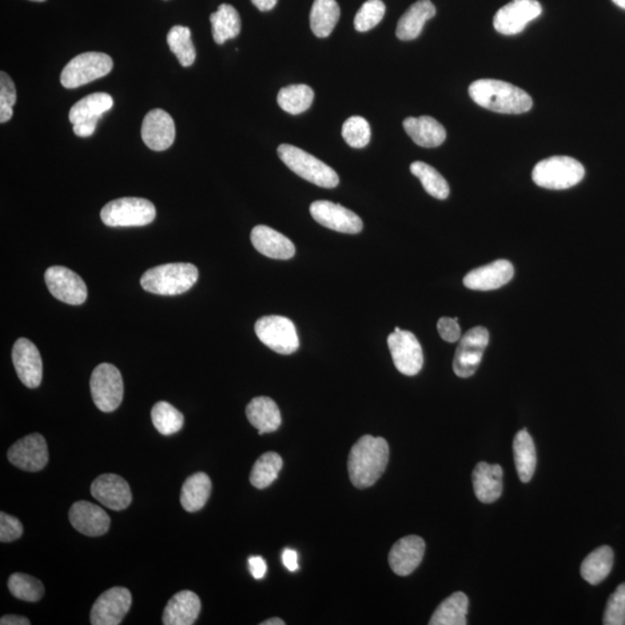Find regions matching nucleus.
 I'll list each match as a JSON object with an SVG mask.
<instances>
[{
  "instance_id": "nucleus-1",
  "label": "nucleus",
  "mask_w": 625,
  "mask_h": 625,
  "mask_svg": "<svg viewBox=\"0 0 625 625\" xmlns=\"http://www.w3.org/2000/svg\"><path fill=\"white\" fill-rule=\"evenodd\" d=\"M389 446L384 438L366 435L352 446L349 454L350 480L357 489L376 484L387 468Z\"/></svg>"
},
{
  "instance_id": "nucleus-2",
  "label": "nucleus",
  "mask_w": 625,
  "mask_h": 625,
  "mask_svg": "<svg viewBox=\"0 0 625 625\" xmlns=\"http://www.w3.org/2000/svg\"><path fill=\"white\" fill-rule=\"evenodd\" d=\"M473 101L485 109L500 114H524L532 109L533 100L525 91L511 83L480 79L469 87Z\"/></svg>"
},
{
  "instance_id": "nucleus-3",
  "label": "nucleus",
  "mask_w": 625,
  "mask_h": 625,
  "mask_svg": "<svg viewBox=\"0 0 625 625\" xmlns=\"http://www.w3.org/2000/svg\"><path fill=\"white\" fill-rule=\"evenodd\" d=\"M198 280V270L190 263H169L147 270L142 288L159 296H178L189 291Z\"/></svg>"
},
{
  "instance_id": "nucleus-4",
  "label": "nucleus",
  "mask_w": 625,
  "mask_h": 625,
  "mask_svg": "<svg viewBox=\"0 0 625 625\" xmlns=\"http://www.w3.org/2000/svg\"><path fill=\"white\" fill-rule=\"evenodd\" d=\"M281 161L289 167L293 173L299 175L304 180L321 187V188L333 189L340 183L335 170L318 161L312 154L304 150L289 144H282L277 150Z\"/></svg>"
},
{
  "instance_id": "nucleus-5",
  "label": "nucleus",
  "mask_w": 625,
  "mask_h": 625,
  "mask_svg": "<svg viewBox=\"0 0 625 625\" xmlns=\"http://www.w3.org/2000/svg\"><path fill=\"white\" fill-rule=\"evenodd\" d=\"M585 177L584 166L570 157H551L540 161L533 169L536 186L551 190H565L578 185Z\"/></svg>"
},
{
  "instance_id": "nucleus-6",
  "label": "nucleus",
  "mask_w": 625,
  "mask_h": 625,
  "mask_svg": "<svg viewBox=\"0 0 625 625\" xmlns=\"http://www.w3.org/2000/svg\"><path fill=\"white\" fill-rule=\"evenodd\" d=\"M153 203L145 198H118L103 206L101 221L109 227H138L151 224L155 218Z\"/></svg>"
},
{
  "instance_id": "nucleus-7",
  "label": "nucleus",
  "mask_w": 625,
  "mask_h": 625,
  "mask_svg": "<svg viewBox=\"0 0 625 625\" xmlns=\"http://www.w3.org/2000/svg\"><path fill=\"white\" fill-rule=\"evenodd\" d=\"M114 62L109 55L103 53L81 54L71 59L64 67L61 83L65 89H78L86 83L97 81L110 74Z\"/></svg>"
},
{
  "instance_id": "nucleus-8",
  "label": "nucleus",
  "mask_w": 625,
  "mask_h": 625,
  "mask_svg": "<svg viewBox=\"0 0 625 625\" xmlns=\"http://www.w3.org/2000/svg\"><path fill=\"white\" fill-rule=\"evenodd\" d=\"M91 399L103 412H113L122 404L125 385L122 374L111 364H100L91 377Z\"/></svg>"
},
{
  "instance_id": "nucleus-9",
  "label": "nucleus",
  "mask_w": 625,
  "mask_h": 625,
  "mask_svg": "<svg viewBox=\"0 0 625 625\" xmlns=\"http://www.w3.org/2000/svg\"><path fill=\"white\" fill-rule=\"evenodd\" d=\"M255 333L263 344L281 354H292L299 349L296 326L281 316L263 317L255 324Z\"/></svg>"
},
{
  "instance_id": "nucleus-10",
  "label": "nucleus",
  "mask_w": 625,
  "mask_h": 625,
  "mask_svg": "<svg viewBox=\"0 0 625 625\" xmlns=\"http://www.w3.org/2000/svg\"><path fill=\"white\" fill-rule=\"evenodd\" d=\"M387 343L397 371L408 377L421 372L424 364L423 349L412 332L396 326L388 336Z\"/></svg>"
},
{
  "instance_id": "nucleus-11",
  "label": "nucleus",
  "mask_w": 625,
  "mask_h": 625,
  "mask_svg": "<svg viewBox=\"0 0 625 625\" xmlns=\"http://www.w3.org/2000/svg\"><path fill=\"white\" fill-rule=\"evenodd\" d=\"M488 344L489 332L484 326H475L465 333L454 356V373L464 379L473 377L479 369Z\"/></svg>"
},
{
  "instance_id": "nucleus-12",
  "label": "nucleus",
  "mask_w": 625,
  "mask_h": 625,
  "mask_svg": "<svg viewBox=\"0 0 625 625\" xmlns=\"http://www.w3.org/2000/svg\"><path fill=\"white\" fill-rule=\"evenodd\" d=\"M543 13V6L537 0H512L497 12L493 18V27L503 35L521 33L528 25Z\"/></svg>"
},
{
  "instance_id": "nucleus-13",
  "label": "nucleus",
  "mask_w": 625,
  "mask_h": 625,
  "mask_svg": "<svg viewBox=\"0 0 625 625\" xmlns=\"http://www.w3.org/2000/svg\"><path fill=\"white\" fill-rule=\"evenodd\" d=\"M48 290L56 299L69 305H82L87 299V286L79 274L65 266H50L45 273Z\"/></svg>"
},
{
  "instance_id": "nucleus-14",
  "label": "nucleus",
  "mask_w": 625,
  "mask_h": 625,
  "mask_svg": "<svg viewBox=\"0 0 625 625\" xmlns=\"http://www.w3.org/2000/svg\"><path fill=\"white\" fill-rule=\"evenodd\" d=\"M131 593L126 587H113L103 592L91 612L93 625H118L130 611Z\"/></svg>"
},
{
  "instance_id": "nucleus-15",
  "label": "nucleus",
  "mask_w": 625,
  "mask_h": 625,
  "mask_svg": "<svg viewBox=\"0 0 625 625\" xmlns=\"http://www.w3.org/2000/svg\"><path fill=\"white\" fill-rule=\"evenodd\" d=\"M7 457L12 464L22 471L30 473L42 471L49 461L47 441L39 433H31L12 445Z\"/></svg>"
},
{
  "instance_id": "nucleus-16",
  "label": "nucleus",
  "mask_w": 625,
  "mask_h": 625,
  "mask_svg": "<svg viewBox=\"0 0 625 625\" xmlns=\"http://www.w3.org/2000/svg\"><path fill=\"white\" fill-rule=\"evenodd\" d=\"M309 211L314 221L326 229L336 230V232L357 234L363 230L361 219L352 210L336 204V203L317 201L312 203Z\"/></svg>"
},
{
  "instance_id": "nucleus-17",
  "label": "nucleus",
  "mask_w": 625,
  "mask_h": 625,
  "mask_svg": "<svg viewBox=\"0 0 625 625\" xmlns=\"http://www.w3.org/2000/svg\"><path fill=\"white\" fill-rule=\"evenodd\" d=\"M12 360L20 381L28 388H38L42 382L43 364L37 345L19 338L12 350Z\"/></svg>"
},
{
  "instance_id": "nucleus-18",
  "label": "nucleus",
  "mask_w": 625,
  "mask_h": 625,
  "mask_svg": "<svg viewBox=\"0 0 625 625\" xmlns=\"http://www.w3.org/2000/svg\"><path fill=\"white\" fill-rule=\"evenodd\" d=\"M91 493L95 499L113 511H122L129 508L133 500L129 484L115 473H105L95 479L91 485Z\"/></svg>"
},
{
  "instance_id": "nucleus-19",
  "label": "nucleus",
  "mask_w": 625,
  "mask_h": 625,
  "mask_svg": "<svg viewBox=\"0 0 625 625\" xmlns=\"http://www.w3.org/2000/svg\"><path fill=\"white\" fill-rule=\"evenodd\" d=\"M142 138L149 149L157 152L169 149L175 139L174 119L165 110H151L143 121Z\"/></svg>"
},
{
  "instance_id": "nucleus-20",
  "label": "nucleus",
  "mask_w": 625,
  "mask_h": 625,
  "mask_svg": "<svg viewBox=\"0 0 625 625\" xmlns=\"http://www.w3.org/2000/svg\"><path fill=\"white\" fill-rule=\"evenodd\" d=\"M69 519L75 531L87 536H101L109 531L110 519L105 509L86 500H79L70 508Z\"/></svg>"
},
{
  "instance_id": "nucleus-21",
  "label": "nucleus",
  "mask_w": 625,
  "mask_h": 625,
  "mask_svg": "<svg viewBox=\"0 0 625 625\" xmlns=\"http://www.w3.org/2000/svg\"><path fill=\"white\" fill-rule=\"evenodd\" d=\"M424 552L425 543L421 537L417 535L402 537L393 545L389 552L390 568L397 576L412 575L423 560Z\"/></svg>"
},
{
  "instance_id": "nucleus-22",
  "label": "nucleus",
  "mask_w": 625,
  "mask_h": 625,
  "mask_svg": "<svg viewBox=\"0 0 625 625\" xmlns=\"http://www.w3.org/2000/svg\"><path fill=\"white\" fill-rule=\"evenodd\" d=\"M515 276V268L508 260H497L490 265L480 266L465 274V288L475 291H492L503 288Z\"/></svg>"
},
{
  "instance_id": "nucleus-23",
  "label": "nucleus",
  "mask_w": 625,
  "mask_h": 625,
  "mask_svg": "<svg viewBox=\"0 0 625 625\" xmlns=\"http://www.w3.org/2000/svg\"><path fill=\"white\" fill-rule=\"evenodd\" d=\"M250 240L258 253L274 260H290L296 255V247L293 242L272 227L265 225L254 227Z\"/></svg>"
},
{
  "instance_id": "nucleus-24",
  "label": "nucleus",
  "mask_w": 625,
  "mask_h": 625,
  "mask_svg": "<svg viewBox=\"0 0 625 625\" xmlns=\"http://www.w3.org/2000/svg\"><path fill=\"white\" fill-rule=\"evenodd\" d=\"M473 491L482 503L499 500L503 492V468L499 464L480 463L473 473Z\"/></svg>"
},
{
  "instance_id": "nucleus-25",
  "label": "nucleus",
  "mask_w": 625,
  "mask_h": 625,
  "mask_svg": "<svg viewBox=\"0 0 625 625\" xmlns=\"http://www.w3.org/2000/svg\"><path fill=\"white\" fill-rule=\"evenodd\" d=\"M201 600L196 593L181 591L169 601L163 612L162 623L165 625H191L201 612Z\"/></svg>"
},
{
  "instance_id": "nucleus-26",
  "label": "nucleus",
  "mask_w": 625,
  "mask_h": 625,
  "mask_svg": "<svg viewBox=\"0 0 625 625\" xmlns=\"http://www.w3.org/2000/svg\"><path fill=\"white\" fill-rule=\"evenodd\" d=\"M246 415L250 424L258 430V435L277 431L282 424L280 408L270 397H255L247 405Z\"/></svg>"
},
{
  "instance_id": "nucleus-27",
  "label": "nucleus",
  "mask_w": 625,
  "mask_h": 625,
  "mask_svg": "<svg viewBox=\"0 0 625 625\" xmlns=\"http://www.w3.org/2000/svg\"><path fill=\"white\" fill-rule=\"evenodd\" d=\"M436 15V7L430 0H420L405 12L396 28V37L402 41H412L420 37L428 20Z\"/></svg>"
},
{
  "instance_id": "nucleus-28",
  "label": "nucleus",
  "mask_w": 625,
  "mask_h": 625,
  "mask_svg": "<svg viewBox=\"0 0 625 625\" xmlns=\"http://www.w3.org/2000/svg\"><path fill=\"white\" fill-rule=\"evenodd\" d=\"M404 127L409 137L421 147H438L446 139V130L437 119L431 117H408Z\"/></svg>"
},
{
  "instance_id": "nucleus-29",
  "label": "nucleus",
  "mask_w": 625,
  "mask_h": 625,
  "mask_svg": "<svg viewBox=\"0 0 625 625\" xmlns=\"http://www.w3.org/2000/svg\"><path fill=\"white\" fill-rule=\"evenodd\" d=\"M213 490L210 477L205 473H196L188 477L181 490V505L187 512H197L208 503Z\"/></svg>"
},
{
  "instance_id": "nucleus-30",
  "label": "nucleus",
  "mask_w": 625,
  "mask_h": 625,
  "mask_svg": "<svg viewBox=\"0 0 625 625\" xmlns=\"http://www.w3.org/2000/svg\"><path fill=\"white\" fill-rule=\"evenodd\" d=\"M513 453L517 475L521 482L527 483L534 475L537 461L534 441L527 430H521L516 433L513 441Z\"/></svg>"
},
{
  "instance_id": "nucleus-31",
  "label": "nucleus",
  "mask_w": 625,
  "mask_h": 625,
  "mask_svg": "<svg viewBox=\"0 0 625 625\" xmlns=\"http://www.w3.org/2000/svg\"><path fill=\"white\" fill-rule=\"evenodd\" d=\"M213 37L217 45H224L229 39H236L240 34L241 19L238 11L229 4H222L218 11L211 14Z\"/></svg>"
},
{
  "instance_id": "nucleus-32",
  "label": "nucleus",
  "mask_w": 625,
  "mask_h": 625,
  "mask_svg": "<svg viewBox=\"0 0 625 625\" xmlns=\"http://www.w3.org/2000/svg\"><path fill=\"white\" fill-rule=\"evenodd\" d=\"M469 600L463 592L453 593L436 609L430 620V625H465L467 624Z\"/></svg>"
},
{
  "instance_id": "nucleus-33",
  "label": "nucleus",
  "mask_w": 625,
  "mask_h": 625,
  "mask_svg": "<svg viewBox=\"0 0 625 625\" xmlns=\"http://www.w3.org/2000/svg\"><path fill=\"white\" fill-rule=\"evenodd\" d=\"M341 17L336 0H314L310 10V30L317 38H328Z\"/></svg>"
},
{
  "instance_id": "nucleus-34",
  "label": "nucleus",
  "mask_w": 625,
  "mask_h": 625,
  "mask_svg": "<svg viewBox=\"0 0 625 625\" xmlns=\"http://www.w3.org/2000/svg\"><path fill=\"white\" fill-rule=\"evenodd\" d=\"M612 563H614V552L608 545H603L585 559L581 564V577L589 584L598 585L607 578L612 571Z\"/></svg>"
},
{
  "instance_id": "nucleus-35",
  "label": "nucleus",
  "mask_w": 625,
  "mask_h": 625,
  "mask_svg": "<svg viewBox=\"0 0 625 625\" xmlns=\"http://www.w3.org/2000/svg\"><path fill=\"white\" fill-rule=\"evenodd\" d=\"M114 100L109 94L94 93L87 95L79 100L69 113V119L73 125H77L91 118H102L103 114L113 109Z\"/></svg>"
},
{
  "instance_id": "nucleus-36",
  "label": "nucleus",
  "mask_w": 625,
  "mask_h": 625,
  "mask_svg": "<svg viewBox=\"0 0 625 625\" xmlns=\"http://www.w3.org/2000/svg\"><path fill=\"white\" fill-rule=\"evenodd\" d=\"M314 91L308 85H290L280 91L277 97L278 105L286 113L299 115L312 106Z\"/></svg>"
},
{
  "instance_id": "nucleus-37",
  "label": "nucleus",
  "mask_w": 625,
  "mask_h": 625,
  "mask_svg": "<svg viewBox=\"0 0 625 625\" xmlns=\"http://www.w3.org/2000/svg\"><path fill=\"white\" fill-rule=\"evenodd\" d=\"M410 172L420 178L426 193L437 200H446L449 195V186L443 175L432 166L421 161H415L410 166Z\"/></svg>"
},
{
  "instance_id": "nucleus-38",
  "label": "nucleus",
  "mask_w": 625,
  "mask_h": 625,
  "mask_svg": "<svg viewBox=\"0 0 625 625\" xmlns=\"http://www.w3.org/2000/svg\"><path fill=\"white\" fill-rule=\"evenodd\" d=\"M282 467V460L280 454L274 452L263 454L255 463L250 473V483L260 490L270 487L277 480Z\"/></svg>"
},
{
  "instance_id": "nucleus-39",
  "label": "nucleus",
  "mask_w": 625,
  "mask_h": 625,
  "mask_svg": "<svg viewBox=\"0 0 625 625\" xmlns=\"http://www.w3.org/2000/svg\"><path fill=\"white\" fill-rule=\"evenodd\" d=\"M167 43L183 67L193 65L196 59V49L191 41L190 28L174 26L167 35Z\"/></svg>"
},
{
  "instance_id": "nucleus-40",
  "label": "nucleus",
  "mask_w": 625,
  "mask_h": 625,
  "mask_svg": "<svg viewBox=\"0 0 625 625\" xmlns=\"http://www.w3.org/2000/svg\"><path fill=\"white\" fill-rule=\"evenodd\" d=\"M154 428L162 436H172L180 431L183 426V415L169 402L161 401L155 404L151 412Z\"/></svg>"
},
{
  "instance_id": "nucleus-41",
  "label": "nucleus",
  "mask_w": 625,
  "mask_h": 625,
  "mask_svg": "<svg viewBox=\"0 0 625 625\" xmlns=\"http://www.w3.org/2000/svg\"><path fill=\"white\" fill-rule=\"evenodd\" d=\"M12 595L26 603H38L45 595V586L41 581L26 573H13L9 579Z\"/></svg>"
},
{
  "instance_id": "nucleus-42",
  "label": "nucleus",
  "mask_w": 625,
  "mask_h": 625,
  "mask_svg": "<svg viewBox=\"0 0 625 625\" xmlns=\"http://www.w3.org/2000/svg\"><path fill=\"white\" fill-rule=\"evenodd\" d=\"M342 136L349 146L363 149L371 139V126L364 117H352L344 122Z\"/></svg>"
},
{
  "instance_id": "nucleus-43",
  "label": "nucleus",
  "mask_w": 625,
  "mask_h": 625,
  "mask_svg": "<svg viewBox=\"0 0 625 625\" xmlns=\"http://www.w3.org/2000/svg\"><path fill=\"white\" fill-rule=\"evenodd\" d=\"M385 13L386 5L381 0H368L357 12L356 18H354V28L360 33L371 30L384 19Z\"/></svg>"
},
{
  "instance_id": "nucleus-44",
  "label": "nucleus",
  "mask_w": 625,
  "mask_h": 625,
  "mask_svg": "<svg viewBox=\"0 0 625 625\" xmlns=\"http://www.w3.org/2000/svg\"><path fill=\"white\" fill-rule=\"evenodd\" d=\"M17 102V91L9 74L0 73V122H9L13 117V107Z\"/></svg>"
},
{
  "instance_id": "nucleus-45",
  "label": "nucleus",
  "mask_w": 625,
  "mask_h": 625,
  "mask_svg": "<svg viewBox=\"0 0 625 625\" xmlns=\"http://www.w3.org/2000/svg\"><path fill=\"white\" fill-rule=\"evenodd\" d=\"M604 625H625V583L621 584L608 600Z\"/></svg>"
},
{
  "instance_id": "nucleus-46",
  "label": "nucleus",
  "mask_w": 625,
  "mask_h": 625,
  "mask_svg": "<svg viewBox=\"0 0 625 625\" xmlns=\"http://www.w3.org/2000/svg\"><path fill=\"white\" fill-rule=\"evenodd\" d=\"M22 534V524L20 523L18 517L7 515L5 512L0 513V541L3 543L18 540Z\"/></svg>"
},
{
  "instance_id": "nucleus-47",
  "label": "nucleus",
  "mask_w": 625,
  "mask_h": 625,
  "mask_svg": "<svg viewBox=\"0 0 625 625\" xmlns=\"http://www.w3.org/2000/svg\"><path fill=\"white\" fill-rule=\"evenodd\" d=\"M459 318L457 317H441L438 321L437 328L438 333L444 341L448 342V343H456V342L460 341L463 337L461 334V328L459 326Z\"/></svg>"
},
{
  "instance_id": "nucleus-48",
  "label": "nucleus",
  "mask_w": 625,
  "mask_h": 625,
  "mask_svg": "<svg viewBox=\"0 0 625 625\" xmlns=\"http://www.w3.org/2000/svg\"><path fill=\"white\" fill-rule=\"evenodd\" d=\"M101 118H91L87 121H82L77 123L74 126V133L77 135L78 137L86 138L91 136L94 134L95 129H97L98 122Z\"/></svg>"
},
{
  "instance_id": "nucleus-49",
  "label": "nucleus",
  "mask_w": 625,
  "mask_h": 625,
  "mask_svg": "<svg viewBox=\"0 0 625 625\" xmlns=\"http://www.w3.org/2000/svg\"><path fill=\"white\" fill-rule=\"evenodd\" d=\"M249 570L255 579L265 578L266 573L265 560L260 556H252L248 560Z\"/></svg>"
},
{
  "instance_id": "nucleus-50",
  "label": "nucleus",
  "mask_w": 625,
  "mask_h": 625,
  "mask_svg": "<svg viewBox=\"0 0 625 625\" xmlns=\"http://www.w3.org/2000/svg\"><path fill=\"white\" fill-rule=\"evenodd\" d=\"M282 563L285 568L291 572H296L299 565H298V553L293 549H285L282 555Z\"/></svg>"
},
{
  "instance_id": "nucleus-51",
  "label": "nucleus",
  "mask_w": 625,
  "mask_h": 625,
  "mask_svg": "<svg viewBox=\"0 0 625 625\" xmlns=\"http://www.w3.org/2000/svg\"><path fill=\"white\" fill-rule=\"evenodd\" d=\"M0 624L2 625H30V621L27 617L18 616V615H6L3 616L0 620Z\"/></svg>"
},
{
  "instance_id": "nucleus-52",
  "label": "nucleus",
  "mask_w": 625,
  "mask_h": 625,
  "mask_svg": "<svg viewBox=\"0 0 625 625\" xmlns=\"http://www.w3.org/2000/svg\"><path fill=\"white\" fill-rule=\"evenodd\" d=\"M278 0H252L255 6L261 12L272 11L277 5Z\"/></svg>"
},
{
  "instance_id": "nucleus-53",
  "label": "nucleus",
  "mask_w": 625,
  "mask_h": 625,
  "mask_svg": "<svg viewBox=\"0 0 625 625\" xmlns=\"http://www.w3.org/2000/svg\"><path fill=\"white\" fill-rule=\"evenodd\" d=\"M261 625H285V622L282 619L274 617V619H269L265 621V622H262Z\"/></svg>"
},
{
  "instance_id": "nucleus-54",
  "label": "nucleus",
  "mask_w": 625,
  "mask_h": 625,
  "mask_svg": "<svg viewBox=\"0 0 625 625\" xmlns=\"http://www.w3.org/2000/svg\"><path fill=\"white\" fill-rule=\"evenodd\" d=\"M616 4L617 6L621 7V9L625 10V0H612Z\"/></svg>"
},
{
  "instance_id": "nucleus-55",
  "label": "nucleus",
  "mask_w": 625,
  "mask_h": 625,
  "mask_svg": "<svg viewBox=\"0 0 625 625\" xmlns=\"http://www.w3.org/2000/svg\"><path fill=\"white\" fill-rule=\"evenodd\" d=\"M31 2H46V0H31Z\"/></svg>"
}]
</instances>
